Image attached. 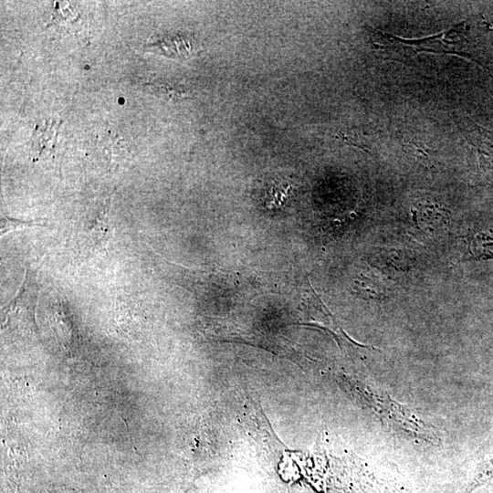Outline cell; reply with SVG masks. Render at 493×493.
<instances>
[{"label":"cell","instance_id":"obj_4","mask_svg":"<svg viewBox=\"0 0 493 493\" xmlns=\"http://www.w3.org/2000/svg\"><path fill=\"white\" fill-rule=\"evenodd\" d=\"M35 225H41L39 222L35 221H21L18 219L11 218L6 215L1 217V234L2 236L7 232H11L19 227L31 226Z\"/></svg>","mask_w":493,"mask_h":493},{"label":"cell","instance_id":"obj_1","mask_svg":"<svg viewBox=\"0 0 493 493\" xmlns=\"http://www.w3.org/2000/svg\"><path fill=\"white\" fill-rule=\"evenodd\" d=\"M491 482H493V433L478 449L475 466L458 493H473Z\"/></svg>","mask_w":493,"mask_h":493},{"label":"cell","instance_id":"obj_2","mask_svg":"<svg viewBox=\"0 0 493 493\" xmlns=\"http://www.w3.org/2000/svg\"><path fill=\"white\" fill-rule=\"evenodd\" d=\"M472 144L476 146L478 152L480 164L487 177L493 181V135L487 131L477 127L474 130Z\"/></svg>","mask_w":493,"mask_h":493},{"label":"cell","instance_id":"obj_3","mask_svg":"<svg viewBox=\"0 0 493 493\" xmlns=\"http://www.w3.org/2000/svg\"><path fill=\"white\" fill-rule=\"evenodd\" d=\"M469 240L473 256L493 258V230L477 233Z\"/></svg>","mask_w":493,"mask_h":493}]
</instances>
